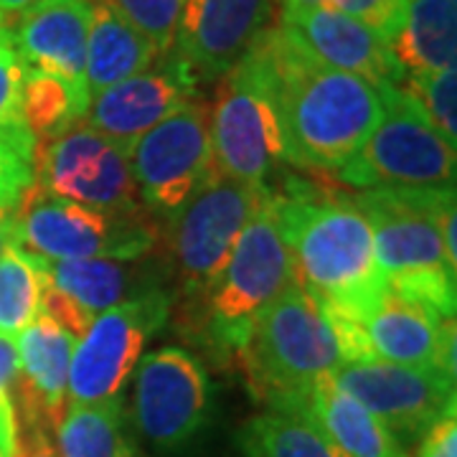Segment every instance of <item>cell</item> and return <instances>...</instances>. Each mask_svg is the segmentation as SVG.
<instances>
[{
	"label": "cell",
	"instance_id": "obj_1",
	"mask_svg": "<svg viewBox=\"0 0 457 457\" xmlns=\"http://www.w3.org/2000/svg\"><path fill=\"white\" fill-rule=\"evenodd\" d=\"M239 62L275 110L285 163L312 173L338 170L381 120L376 87L318 62L282 23L267 26Z\"/></svg>",
	"mask_w": 457,
	"mask_h": 457
},
{
	"label": "cell",
	"instance_id": "obj_2",
	"mask_svg": "<svg viewBox=\"0 0 457 457\" xmlns=\"http://www.w3.org/2000/svg\"><path fill=\"white\" fill-rule=\"evenodd\" d=\"M279 227L295 264V279L320 303L356 323H366L386 295V278L376 264L374 234L348 194H320L293 180L275 194Z\"/></svg>",
	"mask_w": 457,
	"mask_h": 457
},
{
	"label": "cell",
	"instance_id": "obj_3",
	"mask_svg": "<svg viewBox=\"0 0 457 457\" xmlns=\"http://www.w3.org/2000/svg\"><path fill=\"white\" fill-rule=\"evenodd\" d=\"M295 282L293 257L270 191L242 228L212 293L198 308L180 312V328L219 366H228L239 359L262 311Z\"/></svg>",
	"mask_w": 457,
	"mask_h": 457
},
{
	"label": "cell",
	"instance_id": "obj_4",
	"mask_svg": "<svg viewBox=\"0 0 457 457\" xmlns=\"http://www.w3.org/2000/svg\"><path fill=\"white\" fill-rule=\"evenodd\" d=\"M237 361L252 394L278 414L295 411L343 363L326 311L300 282L262 311Z\"/></svg>",
	"mask_w": 457,
	"mask_h": 457
},
{
	"label": "cell",
	"instance_id": "obj_5",
	"mask_svg": "<svg viewBox=\"0 0 457 457\" xmlns=\"http://www.w3.org/2000/svg\"><path fill=\"white\" fill-rule=\"evenodd\" d=\"M21 246L46 262L140 260L163 242L150 212L114 213L51 196L31 183L16 206Z\"/></svg>",
	"mask_w": 457,
	"mask_h": 457
},
{
	"label": "cell",
	"instance_id": "obj_6",
	"mask_svg": "<svg viewBox=\"0 0 457 457\" xmlns=\"http://www.w3.org/2000/svg\"><path fill=\"white\" fill-rule=\"evenodd\" d=\"M381 120L359 153L336 170L356 191L455 186V147L432 128L420 102L402 87H381Z\"/></svg>",
	"mask_w": 457,
	"mask_h": 457
},
{
	"label": "cell",
	"instance_id": "obj_7",
	"mask_svg": "<svg viewBox=\"0 0 457 457\" xmlns=\"http://www.w3.org/2000/svg\"><path fill=\"white\" fill-rule=\"evenodd\" d=\"M270 186H246L239 180L209 176L168 221V249L179 272L183 311H194L212 293L227 267L234 245L254 216ZM180 311V312H183Z\"/></svg>",
	"mask_w": 457,
	"mask_h": 457
},
{
	"label": "cell",
	"instance_id": "obj_8",
	"mask_svg": "<svg viewBox=\"0 0 457 457\" xmlns=\"http://www.w3.org/2000/svg\"><path fill=\"white\" fill-rule=\"evenodd\" d=\"M170 305L173 295L155 290L99 312L74 343L66 407L120 399L145 353V345L168 323Z\"/></svg>",
	"mask_w": 457,
	"mask_h": 457
},
{
	"label": "cell",
	"instance_id": "obj_9",
	"mask_svg": "<svg viewBox=\"0 0 457 457\" xmlns=\"http://www.w3.org/2000/svg\"><path fill=\"white\" fill-rule=\"evenodd\" d=\"M130 411L135 429L155 450L179 453L212 422V378L191 351L163 345L137 363Z\"/></svg>",
	"mask_w": 457,
	"mask_h": 457
},
{
	"label": "cell",
	"instance_id": "obj_10",
	"mask_svg": "<svg viewBox=\"0 0 457 457\" xmlns=\"http://www.w3.org/2000/svg\"><path fill=\"white\" fill-rule=\"evenodd\" d=\"M374 234L376 264L384 278L450 267L442 221L455 213V186L447 188H371L348 194Z\"/></svg>",
	"mask_w": 457,
	"mask_h": 457
},
{
	"label": "cell",
	"instance_id": "obj_11",
	"mask_svg": "<svg viewBox=\"0 0 457 457\" xmlns=\"http://www.w3.org/2000/svg\"><path fill=\"white\" fill-rule=\"evenodd\" d=\"M33 163V183L51 196L99 212L132 213L145 209L128 153L84 122L54 140L36 143Z\"/></svg>",
	"mask_w": 457,
	"mask_h": 457
},
{
	"label": "cell",
	"instance_id": "obj_12",
	"mask_svg": "<svg viewBox=\"0 0 457 457\" xmlns=\"http://www.w3.org/2000/svg\"><path fill=\"white\" fill-rule=\"evenodd\" d=\"M209 137L213 176L262 188L282 163L278 117L245 62L221 77L209 107Z\"/></svg>",
	"mask_w": 457,
	"mask_h": 457
},
{
	"label": "cell",
	"instance_id": "obj_13",
	"mask_svg": "<svg viewBox=\"0 0 457 457\" xmlns=\"http://www.w3.org/2000/svg\"><path fill=\"white\" fill-rule=\"evenodd\" d=\"M137 194L155 219H170L212 173L209 104L194 99L128 150Z\"/></svg>",
	"mask_w": 457,
	"mask_h": 457
},
{
	"label": "cell",
	"instance_id": "obj_14",
	"mask_svg": "<svg viewBox=\"0 0 457 457\" xmlns=\"http://www.w3.org/2000/svg\"><path fill=\"white\" fill-rule=\"evenodd\" d=\"M330 378L374 414L399 440L417 442L455 411V378L440 369H411L384 359L341 363Z\"/></svg>",
	"mask_w": 457,
	"mask_h": 457
},
{
	"label": "cell",
	"instance_id": "obj_15",
	"mask_svg": "<svg viewBox=\"0 0 457 457\" xmlns=\"http://www.w3.org/2000/svg\"><path fill=\"white\" fill-rule=\"evenodd\" d=\"M272 0H186L170 56L196 82L228 74L257 41Z\"/></svg>",
	"mask_w": 457,
	"mask_h": 457
},
{
	"label": "cell",
	"instance_id": "obj_16",
	"mask_svg": "<svg viewBox=\"0 0 457 457\" xmlns=\"http://www.w3.org/2000/svg\"><path fill=\"white\" fill-rule=\"evenodd\" d=\"M194 99H198V82L183 64L165 54L150 69L89 99L84 125L128 153L137 137Z\"/></svg>",
	"mask_w": 457,
	"mask_h": 457
},
{
	"label": "cell",
	"instance_id": "obj_17",
	"mask_svg": "<svg viewBox=\"0 0 457 457\" xmlns=\"http://www.w3.org/2000/svg\"><path fill=\"white\" fill-rule=\"evenodd\" d=\"M74 343V336L44 312L18 336L16 409L21 432H56L66 411Z\"/></svg>",
	"mask_w": 457,
	"mask_h": 457
},
{
	"label": "cell",
	"instance_id": "obj_18",
	"mask_svg": "<svg viewBox=\"0 0 457 457\" xmlns=\"http://www.w3.org/2000/svg\"><path fill=\"white\" fill-rule=\"evenodd\" d=\"M278 23L287 26L305 49L330 69L353 74L376 89L404 82V69L394 59L389 41L356 18L320 5L279 16Z\"/></svg>",
	"mask_w": 457,
	"mask_h": 457
},
{
	"label": "cell",
	"instance_id": "obj_19",
	"mask_svg": "<svg viewBox=\"0 0 457 457\" xmlns=\"http://www.w3.org/2000/svg\"><path fill=\"white\" fill-rule=\"evenodd\" d=\"M89 23L92 0H38L21 11L16 21H8V31L23 66L54 74L87 92L84 64Z\"/></svg>",
	"mask_w": 457,
	"mask_h": 457
},
{
	"label": "cell",
	"instance_id": "obj_20",
	"mask_svg": "<svg viewBox=\"0 0 457 457\" xmlns=\"http://www.w3.org/2000/svg\"><path fill=\"white\" fill-rule=\"evenodd\" d=\"M363 328L376 359L411 369H440L442 374L455 378V320H445L440 312L422 303H411L386 290Z\"/></svg>",
	"mask_w": 457,
	"mask_h": 457
},
{
	"label": "cell",
	"instance_id": "obj_21",
	"mask_svg": "<svg viewBox=\"0 0 457 457\" xmlns=\"http://www.w3.org/2000/svg\"><path fill=\"white\" fill-rule=\"evenodd\" d=\"M168 275L170 264L153 254L140 260L46 262L51 285L89 320L140 295L168 290Z\"/></svg>",
	"mask_w": 457,
	"mask_h": 457
},
{
	"label": "cell",
	"instance_id": "obj_22",
	"mask_svg": "<svg viewBox=\"0 0 457 457\" xmlns=\"http://www.w3.org/2000/svg\"><path fill=\"white\" fill-rule=\"evenodd\" d=\"M287 417H305L348 457H409L399 440L369 409L330 378H320Z\"/></svg>",
	"mask_w": 457,
	"mask_h": 457
},
{
	"label": "cell",
	"instance_id": "obj_23",
	"mask_svg": "<svg viewBox=\"0 0 457 457\" xmlns=\"http://www.w3.org/2000/svg\"><path fill=\"white\" fill-rule=\"evenodd\" d=\"M161 59V51L140 29H135L112 3H92V23L87 38L84 84L89 99L107 87L125 82Z\"/></svg>",
	"mask_w": 457,
	"mask_h": 457
},
{
	"label": "cell",
	"instance_id": "obj_24",
	"mask_svg": "<svg viewBox=\"0 0 457 457\" xmlns=\"http://www.w3.org/2000/svg\"><path fill=\"white\" fill-rule=\"evenodd\" d=\"M389 46L404 77L455 69L457 0H409Z\"/></svg>",
	"mask_w": 457,
	"mask_h": 457
},
{
	"label": "cell",
	"instance_id": "obj_25",
	"mask_svg": "<svg viewBox=\"0 0 457 457\" xmlns=\"http://www.w3.org/2000/svg\"><path fill=\"white\" fill-rule=\"evenodd\" d=\"M56 457H140L125 429V402L69 404L56 427Z\"/></svg>",
	"mask_w": 457,
	"mask_h": 457
},
{
	"label": "cell",
	"instance_id": "obj_26",
	"mask_svg": "<svg viewBox=\"0 0 457 457\" xmlns=\"http://www.w3.org/2000/svg\"><path fill=\"white\" fill-rule=\"evenodd\" d=\"M245 457H348L305 417L264 411L237 432Z\"/></svg>",
	"mask_w": 457,
	"mask_h": 457
},
{
	"label": "cell",
	"instance_id": "obj_27",
	"mask_svg": "<svg viewBox=\"0 0 457 457\" xmlns=\"http://www.w3.org/2000/svg\"><path fill=\"white\" fill-rule=\"evenodd\" d=\"M21 107L33 140L46 143L82 125L89 107V95L74 89L71 84H66L54 74L26 66Z\"/></svg>",
	"mask_w": 457,
	"mask_h": 457
},
{
	"label": "cell",
	"instance_id": "obj_28",
	"mask_svg": "<svg viewBox=\"0 0 457 457\" xmlns=\"http://www.w3.org/2000/svg\"><path fill=\"white\" fill-rule=\"evenodd\" d=\"M46 260L13 246L0 257V336L18 338L44 312Z\"/></svg>",
	"mask_w": 457,
	"mask_h": 457
},
{
	"label": "cell",
	"instance_id": "obj_29",
	"mask_svg": "<svg viewBox=\"0 0 457 457\" xmlns=\"http://www.w3.org/2000/svg\"><path fill=\"white\" fill-rule=\"evenodd\" d=\"M23 71H26V66L13 49L11 31H8V18H5L0 23V143L11 145L26 161L33 163L36 140L26 128L23 107H21Z\"/></svg>",
	"mask_w": 457,
	"mask_h": 457
},
{
	"label": "cell",
	"instance_id": "obj_30",
	"mask_svg": "<svg viewBox=\"0 0 457 457\" xmlns=\"http://www.w3.org/2000/svg\"><path fill=\"white\" fill-rule=\"evenodd\" d=\"M402 89L420 102L427 120L442 137L457 145V74L455 69H445L435 74H411L404 77Z\"/></svg>",
	"mask_w": 457,
	"mask_h": 457
},
{
	"label": "cell",
	"instance_id": "obj_31",
	"mask_svg": "<svg viewBox=\"0 0 457 457\" xmlns=\"http://www.w3.org/2000/svg\"><path fill=\"white\" fill-rule=\"evenodd\" d=\"M161 51L170 54L186 0H107Z\"/></svg>",
	"mask_w": 457,
	"mask_h": 457
},
{
	"label": "cell",
	"instance_id": "obj_32",
	"mask_svg": "<svg viewBox=\"0 0 457 457\" xmlns=\"http://www.w3.org/2000/svg\"><path fill=\"white\" fill-rule=\"evenodd\" d=\"M16 341L0 336V457L18 453V409H16Z\"/></svg>",
	"mask_w": 457,
	"mask_h": 457
},
{
	"label": "cell",
	"instance_id": "obj_33",
	"mask_svg": "<svg viewBox=\"0 0 457 457\" xmlns=\"http://www.w3.org/2000/svg\"><path fill=\"white\" fill-rule=\"evenodd\" d=\"M407 3L409 0H326L323 5L330 11L356 18L369 29H374L381 38L392 41L394 33L402 26Z\"/></svg>",
	"mask_w": 457,
	"mask_h": 457
},
{
	"label": "cell",
	"instance_id": "obj_34",
	"mask_svg": "<svg viewBox=\"0 0 457 457\" xmlns=\"http://www.w3.org/2000/svg\"><path fill=\"white\" fill-rule=\"evenodd\" d=\"M33 183V163L11 145L0 143V212L16 209Z\"/></svg>",
	"mask_w": 457,
	"mask_h": 457
},
{
	"label": "cell",
	"instance_id": "obj_35",
	"mask_svg": "<svg viewBox=\"0 0 457 457\" xmlns=\"http://www.w3.org/2000/svg\"><path fill=\"white\" fill-rule=\"evenodd\" d=\"M414 457H457V420L455 411L445 414L420 437Z\"/></svg>",
	"mask_w": 457,
	"mask_h": 457
},
{
	"label": "cell",
	"instance_id": "obj_36",
	"mask_svg": "<svg viewBox=\"0 0 457 457\" xmlns=\"http://www.w3.org/2000/svg\"><path fill=\"white\" fill-rule=\"evenodd\" d=\"M13 246H21L16 209H11V212H0V257H3L8 249H13Z\"/></svg>",
	"mask_w": 457,
	"mask_h": 457
},
{
	"label": "cell",
	"instance_id": "obj_37",
	"mask_svg": "<svg viewBox=\"0 0 457 457\" xmlns=\"http://www.w3.org/2000/svg\"><path fill=\"white\" fill-rule=\"evenodd\" d=\"M326 0H278L279 16H290L297 11H308V8H320Z\"/></svg>",
	"mask_w": 457,
	"mask_h": 457
},
{
	"label": "cell",
	"instance_id": "obj_38",
	"mask_svg": "<svg viewBox=\"0 0 457 457\" xmlns=\"http://www.w3.org/2000/svg\"><path fill=\"white\" fill-rule=\"evenodd\" d=\"M33 3H38V0H0V13L3 16H18L21 11H26Z\"/></svg>",
	"mask_w": 457,
	"mask_h": 457
},
{
	"label": "cell",
	"instance_id": "obj_39",
	"mask_svg": "<svg viewBox=\"0 0 457 457\" xmlns=\"http://www.w3.org/2000/svg\"><path fill=\"white\" fill-rule=\"evenodd\" d=\"M5 18H8V16H3V13H0V23H3V21H5Z\"/></svg>",
	"mask_w": 457,
	"mask_h": 457
}]
</instances>
